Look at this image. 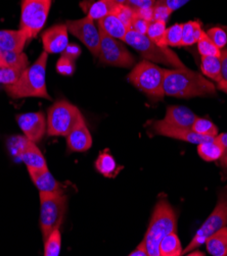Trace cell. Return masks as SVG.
<instances>
[{"instance_id":"6da1fadb","label":"cell","mask_w":227,"mask_h":256,"mask_svg":"<svg viewBox=\"0 0 227 256\" xmlns=\"http://www.w3.org/2000/svg\"><path fill=\"white\" fill-rule=\"evenodd\" d=\"M164 92L168 96L191 98L215 95L216 88L203 74L184 68L165 70Z\"/></svg>"},{"instance_id":"7a4b0ae2","label":"cell","mask_w":227,"mask_h":256,"mask_svg":"<svg viewBox=\"0 0 227 256\" xmlns=\"http://www.w3.org/2000/svg\"><path fill=\"white\" fill-rule=\"evenodd\" d=\"M47 60L48 54L43 51L37 60L23 72L20 79L15 84L6 86L8 95L13 99L31 97L52 99L46 88Z\"/></svg>"},{"instance_id":"3957f363","label":"cell","mask_w":227,"mask_h":256,"mask_svg":"<svg viewBox=\"0 0 227 256\" xmlns=\"http://www.w3.org/2000/svg\"><path fill=\"white\" fill-rule=\"evenodd\" d=\"M176 231L177 214L167 200H159L148 224L145 237L142 240L146 246L148 256H160L159 245L161 240Z\"/></svg>"},{"instance_id":"277c9868","label":"cell","mask_w":227,"mask_h":256,"mask_svg":"<svg viewBox=\"0 0 227 256\" xmlns=\"http://www.w3.org/2000/svg\"><path fill=\"white\" fill-rule=\"evenodd\" d=\"M164 79L165 68L146 60L138 62L128 74L129 82L153 101L164 97Z\"/></svg>"},{"instance_id":"5b68a950","label":"cell","mask_w":227,"mask_h":256,"mask_svg":"<svg viewBox=\"0 0 227 256\" xmlns=\"http://www.w3.org/2000/svg\"><path fill=\"white\" fill-rule=\"evenodd\" d=\"M123 42L132 46L146 60L154 64H162L175 68H185L183 62L174 51L168 48V46L158 45L154 41H151L146 35L128 30L123 39Z\"/></svg>"},{"instance_id":"8992f818","label":"cell","mask_w":227,"mask_h":256,"mask_svg":"<svg viewBox=\"0 0 227 256\" xmlns=\"http://www.w3.org/2000/svg\"><path fill=\"white\" fill-rule=\"evenodd\" d=\"M46 120L48 136L66 137L84 118L77 106L67 100H59L49 108Z\"/></svg>"},{"instance_id":"52a82bcc","label":"cell","mask_w":227,"mask_h":256,"mask_svg":"<svg viewBox=\"0 0 227 256\" xmlns=\"http://www.w3.org/2000/svg\"><path fill=\"white\" fill-rule=\"evenodd\" d=\"M39 224L44 241L50 234L62 226L67 210V196L65 193L53 194L39 192Z\"/></svg>"},{"instance_id":"ba28073f","label":"cell","mask_w":227,"mask_h":256,"mask_svg":"<svg viewBox=\"0 0 227 256\" xmlns=\"http://www.w3.org/2000/svg\"><path fill=\"white\" fill-rule=\"evenodd\" d=\"M227 226V185L219 191L218 201L210 216L201 224L182 254H187L205 244L206 240L218 230Z\"/></svg>"},{"instance_id":"9c48e42d","label":"cell","mask_w":227,"mask_h":256,"mask_svg":"<svg viewBox=\"0 0 227 256\" xmlns=\"http://www.w3.org/2000/svg\"><path fill=\"white\" fill-rule=\"evenodd\" d=\"M52 2L53 0H23L20 29L27 35L28 40L34 39L43 29Z\"/></svg>"},{"instance_id":"30bf717a","label":"cell","mask_w":227,"mask_h":256,"mask_svg":"<svg viewBox=\"0 0 227 256\" xmlns=\"http://www.w3.org/2000/svg\"><path fill=\"white\" fill-rule=\"evenodd\" d=\"M97 58L105 64L126 68L133 66L135 62L134 56L121 40L113 38L103 31H100V45Z\"/></svg>"},{"instance_id":"8fae6325","label":"cell","mask_w":227,"mask_h":256,"mask_svg":"<svg viewBox=\"0 0 227 256\" xmlns=\"http://www.w3.org/2000/svg\"><path fill=\"white\" fill-rule=\"evenodd\" d=\"M66 26L69 33L79 39L91 52L94 58H98L100 45V30L95 20L89 16L80 20H67Z\"/></svg>"},{"instance_id":"7c38bea8","label":"cell","mask_w":227,"mask_h":256,"mask_svg":"<svg viewBox=\"0 0 227 256\" xmlns=\"http://www.w3.org/2000/svg\"><path fill=\"white\" fill-rule=\"evenodd\" d=\"M25 138L37 143L47 132V120L42 112L18 114L16 118Z\"/></svg>"},{"instance_id":"4fadbf2b","label":"cell","mask_w":227,"mask_h":256,"mask_svg":"<svg viewBox=\"0 0 227 256\" xmlns=\"http://www.w3.org/2000/svg\"><path fill=\"white\" fill-rule=\"evenodd\" d=\"M151 128H153V131L156 135H161V136H165L173 139L185 141L191 144H200L215 138L211 136H203V135L196 134L191 129H186V128L170 124L164 122L163 120L154 122L151 124Z\"/></svg>"},{"instance_id":"5bb4252c","label":"cell","mask_w":227,"mask_h":256,"mask_svg":"<svg viewBox=\"0 0 227 256\" xmlns=\"http://www.w3.org/2000/svg\"><path fill=\"white\" fill-rule=\"evenodd\" d=\"M43 50L48 54H62L69 44V31L66 24H56L46 30L42 36Z\"/></svg>"},{"instance_id":"9a60e30c","label":"cell","mask_w":227,"mask_h":256,"mask_svg":"<svg viewBox=\"0 0 227 256\" xmlns=\"http://www.w3.org/2000/svg\"><path fill=\"white\" fill-rule=\"evenodd\" d=\"M66 138L70 152H85L92 145V137L84 120L76 126Z\"/></svg>"},{"instance_id":"2e32d148","label":"cell","mask_w":227,"mask_h":256,"mask_svg":"<svg viewBox=\"0 0 227 256\" xmlns=\"http://www.w3.org/2000/svg\"><path fill=\"white\" fill-rule=\"evenodd\" d=\"M28 172L32 182L39 192L53 194L65 193L63 185L56 180L48 168L43 170H28Z\"/></svg>"},{"instance_id":"e0dca14e","label":"cell","mask_w":227,"mask_h":256,"mask_svg":"<svg viewBox=\"0 0 227 256\" xmlns=\"http://www.w3.org/2000/svg\"><path fill=\"white\" fill-rule=\"evenodd\" d=\"M21 149V158L28 170H43L47 168L46 160L36 143L25 138Z\"/></svg>"},{"instance_id":"ac0fdd59","label":"cell","mask_w":227,"mask_h":256,"mask_svg":"<svg viewBox=\"0 0 227 256\" xmlns=\"http://www.w3.org/2000/svg\"><path fill=\"white\" fill-rule=\"evenodd\" d=\"M196 118L197 116H195V114H193L187 108L173 106L167 108L166 116L163 120L170 124L186 128V129H191Z\"/></svg>"},{"instance_id":"d6986e66","label":"cell","mask_w":227,"mask_h":256,"mask_svg":"<svg viewBox=\"0 0 227 256\" xmlns=\"http://www.w3.org/2000/svg\"><path fill=\"white\" fill-rule=\"evenodd\" d=\"M28 41L27 35L19 30H0V49L14 52H24L25 45Z\"/></svg>"},{"instance_id":"ffe728a7","label":"cell","mask_w":227,"mask_h":256,"mask_svg":"<svg viewBox=\"0 0 227 256\" xmlns=\"http://www.w3.org/2000/svg\"><path fill=\"white\" fill-rule=\"evenodd\" d=\"M97 24L100 31H103L109 36L119 39L121 41H123L126 33L129 30L114 12L106 16L102 20H99L97 22Z\"/></svg>"},{"instance_id":"44dd1931","label":"cell","mask_w":227,"mask_h":256,"mask_svg":"<svg viewBox=\"0 0 227 256\" xmlns=\"http://www.w3.org/2000/svg\"><path fill=\"white\" fill-rule=\"evenodd\" d=\"M80 6L87 14V16L98 22L106 16L112 14L117 6V4L112 0H96V2L86 0V2L80 4Z\"/></svg>"},{"instance_id":"7402d4cb","label":"cell","mask_w":227,"mask_h":256,"mask_svg":"<svg viewBox=\"0 0 227 256\" xmlns=\"http://www.w3.org/2000/svg\"><path fill=\"white\" fill-rule=\"evenodd\" d=\"M205 244L211 255L227 256V226H223L213 233Z\"/></svg>"},{"instance_id":"603a6c76","label":"cell","mask_w":227,"mask_h":256,"mask_svg":"<svg viewBox=\"0 0 227 256\" xmlns=\"http://www.w3.org/2000/svg\"><path fill=\"white\" fill-rule=\"evenodd\" d=\"M223 147L216 137L210 141L197 144V154L205 162H217L222 156Z\"/></svg>"},{"instance_id":"cb8c5ba5","label":"cell","mask_w":227,"mask_h":256,"mask_svg":"<svg viewBox=\"0 0 227 256\" xmlns=\"http://www.w3.org/2000/svg\"><path fill=\"white\" fill-rule=\"evenodd\" d=\"M160 256H180L182 255L181 242L176 232L164 237L159 245Z\"/></svg>"},{"instance_id":"d4e9b609","label":"cell","mask_w":227,"mask_h":256,"mask_svg":"<svg viewBox=\"0 0 227 256\" xmlns=\"http://www.w3.org/2000/svg\"><path fill=\"white\" fill-rule=\"evenodd\" d=\"M200 70L204 76L216 83L221 81V60L220 56H201Z\"/></svg>"},{"instance_id":"484cf974","label":"cell","mask_w":227,"mask_h":256,"mask_svg":"<svg viewBox=\"0 0 227 256\" xmlns=\"http://www.w3.org/2000/svg\"><path fill=\"white\" fill-rule=\"evenodd\" d=\"M95 168L107 178H114L122 168H118L113 156L108 152L100 153L95 162Z\"/></svg>"},{"instance_id":"4316f807","label":"cell","mask_w":227,"mask_h":256,"mask_svg":"<svg viewBox=\"0 0 227 256\" xmlns=\"http://www.w3.org/2000/svg\"><path fill=\"white\" fill-rule=\"evenodd\" d=\"M204 31L198 22H187L182 24V42L181 46H190L195 44Z\"/></svg>"},{"instance_id":"83f0119b","label":"cell","mask_w":227,"mask_h":256,"mask_svg":"<svg viewBox=\"0 0 227 256\" xmlns=\"http://www.w3.org/2000/svg\"><path fill=\"white\" fill-rule=\"evenodd\" d=\"M0 58L4 66H29L28 56L25 52H14L0 49Z\"/></svg>"},{"instance_id":"f1b7e54d","label":"cell","mask_w":227,"mask_h":256,"mask_svg":"<svg viewBox=\"0 0 227 256\" xmlns=\"http://www.w3.org/2000/svg\"><path fill=\"white\" fill-rule=\"evenodd\" d=\"M182 24H175L171 26L170 28L166 29L164 37L161 41V46H173V47L181 46Z\"/></svg>"},{"instance_id":"f546056e","label":"cell","mask_w":227,"mask_h":256,"mask_svg":"<svg viewBox=\"0 0 227 256\" xmlns=\"http://www.w3.org/2000/svg\"><path fill=\"white\" fill-rule=\"evenodd\" d=\"M191 130L193 132H195L196 134L203 135V136H211V137H216L219 133H218V128L216 126V124L211 122L208 118H196V120H194Z\"/></svg>"},{"instance_id":"4dcf8cb0","label":"cell","mask_w":227,"mask_h":256,"mask_svg":"<svg viewBox=\"0 0 227 256\" xmlns=\"http://www.w3.org/2000/svg\"><path fill=\"white\" fill-rule=\"evenodd\" d=\"M197 50L201 56H220L221 49H219L214 42L210 39L207 33H203L198 39Z\"/></svg>"},{"instance_id":"1f68e13d","label":"cell","mask_w":227,"mask_h":256,"mask_svg":"<svg viewBox=\"0 0 227 256\" xmlns=\"http://www.w3.org/2000/svg\"><path fill=\"white\" fill-rule=\"evenodd\" d=\"M62 247V235L60 228L56 230L44 240V255L59 256Z\"/></svg>"},{"instance_id":"d6a6232c","label":"cell","mask_w":227,"mask_h":256,"mask_svg":"<svg viewBox=\"0 0 227 256\" xmlns=\"http://www.w3.org/2000/svg\"><path fill=\"white\" fill-rule=\"evenodd\" d=\"M28 68V66H27ZM27 68L25 66H3L0 68V83L5 86L15 84L23 72Z\"/></svg>"},{"instance_id":"836d02e7","label":"cell","mask_w":227,"mask_h":256,"mask_svg":"<svg viewBox=\"0 0 227 256\" xmlns=\"http://www.w3.org/2000/svg\"><path fill=\"white\" fill-rule=\"evenodd\" d=\"M166 22L162 20H151L149 22L146 36L155 43L161 46V41L166 32Z\"/></svg>"},{"instance_id":"e575fe53","label":"cell","mask_w":227,"mask_h":256,"mask_svg":"<svg viewBox=\"0 0 227 256\" xmlns=\"http://www.w3.org/2000/svg\"><path fill=\"white\" fill-rule=\"evenodd\" d=\"M113 12L126 24V27L130 30L132 20L136 16L135 10L127 4H117Z\"/></svg>"},{"instance_id":"d590c367","label":"cell","mask_w":227,"mask_h":256,"mask_svg":"<svg viewBox=\"0 0 227 256\" xmlns=\"http://www.w3.org/2000/svg\"><path fill=\"white\" fill-rule=\"evenodd\" d=\"M207 34L219 49H224L227 45V32L224 29L220 27L211 28Z\"/></svg>"},{"instance_id":"8d00e7d4","label":"cell","mask_w":227,"mask_h":256,"mask_svg":"<svg viewBox=\"0 0 227 256\" xmlns=\"http://www.w3.org/2000/svg\"><path fill=\"white\" fill-rule=\"evenodd\" d=\"M216 139H217V141L223 147L222 156L219 158V166H220V168L222 170L223 178H227V133L218 134L216 136Z\"/></svg>"},{"instance_id":"74e56055","label":"cell","mask_w":227,"mask_h":256,"mask_svg":"<svg viewBox=\"0 0 227 256\" xmlns=\"http://www.w3.org/2000/svg\"><path fill=\"white\" fill-rule=\"evenodd\" d=\"M57 72L62 76H72L75 72V60L66 56H61L57 62Z\"/></svg>"},{"instance_id":"f35d334b","label":"cell","mask_w":227,"mask_h":256,"mask_svg":"<svg viewBox=\"0 0 227 256\" xmlns=\"http://www.w3.org/2000/svg\"><path fill=\"white\" fill-rule=\"evenodd\" d=\"M173 12L167 8L166 6H164L163 4H161L159 0L156 2L154 8H153V20H162L167 22L170 14Z\"/></svg>"},{"instance_id":"ab89813d","label":"cell","mask_w":227,"mask_h":256,"mask_svg":"<svg viewBox=\"0 0 227 256\" xmlns=\"http://www.w3.org/2000/svg\"><path fill=\"white\" fill-rule=\"evenodd\" d=\"M151 20H147L139 16H135V18H133L132 20V24H131V27H130V30L132 31H135L139 34H143V35H146V32H147V29H148V26H149V22Z\"/></svg>"},{"instance_id":"60d3db41","label":"cell","mask_w":227,"mask_h":256,"mask_svg":"<svg viewBox=\"0 0 227 256\" xmlns=\"http://www.w3.org/2000/svg\"><path fill=\"white\" fill-rule=\"evenodd\" d=\"M156 2L155 0H126V4L128 6L132 8L135 12L141 10L153 8Z\"/></svg>"},{"instance_id":"b9f144b4","label":"cell","mask_w":227,"mask_h":256,"mask_svg":"<svg viewBox=\"0 0 227 256\" xmlns=\"http://www.w3.org/2000/svg\"><path fill=\"white\" fill-rule=\"evenodd\" d=\"M63 56H66L72 60H76L81 56V48L77 44H68L66 49L62 52Z\"/></svg>"},{"instance_id":"7bdbcfd3","label":"cell","mask_w":227,"mask_h":256,"mask_svg":"<svg viewBox=\"0 0 227 256\" xmlns=\"http://www.w3.org/2000/svg\"><path fill=\"white\" fill-rule=\"evenodd\" d=\"M221 81L218 84H227V48L221 49Z\"/></svg>"},{"instance_id":"ee69618b","label":"cell","mask_w":227,"mask_h":256,"mask_svg":"<svg viewBox=\"0 0 227 256\" xmlns=\"http://www.w3.org/2000/svg\"><path fill=\"white\" fill-rule=\"evenodd\" d=\"M161 4H163L164 6H166L167 8H169L172 12L179 10L180 8H182L184 4H186L190 0H159Z\"/></svg>"},{"instance_id":"f6af8a7d","label":"cell","mask_w":227,"mask_h":256,"mask_svg":"<svg viewBox=\"0 0 227 256\" xmlns=\"http://www.w3.org/2000/svg\"><path fill=\"white\" fill-rule=\"evenodd\" d=\"M129 255L130 256H148L147 249H146V246H145L144 242L141 241L140 244L136 247V249L134 251H132Z\"/></svg>"},{"instance_id":"bcb514c9","label":"cell","mask_w":227,"mask_h":256,"mask_svg":"<svg viewBox=\"0 0 227 256\" xmlns=\"http://www.w3.org/2000/svg\"><path fill=\"white\" fill-rule=\"evenodd\" d=\"M218 88L227 94V84H218Z\"/></svg>"},{"instance_id":"7dc6e473","label":"cell","mask_w":227,"mask_h":256,"mask_svg":"<svg viewBox=\"0 0 227 256\" xmlns=\"http://www.w3.org/2000/svg\"><path fill=\"white\" fill-rule=\"evenodd\" d=\"M115 4H126V0H112Z\"/></svg>"},{"instance_id":"c3c4849f","label":"cell","mask_w":227,"mask_h":256,"mask_svg":"<svg viewBox=\"0 0 227 256\" xmlns=\"http://www.w3.org/2000/svg\"><path fill=\"white\" fill-rule=\"evenodd\" d=\"M4 66V64H3V60H2V58H0V68H2Z\"/></svg>"}]
</instances>
